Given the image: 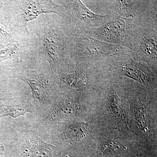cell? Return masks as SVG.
Returning a JSON list of instances; mask_svg holds the SVG:
<instances>
[{
    "label": "cell",
    "mask_w": 157,
    "mask_h": 157,
    "mask_svg": "<svg viewBox=\"0 0 157 157\" xmlns=\"http://www.w3.org/2000/svg\"><path fill=\"white\" fill-rule=\"evenodd\" d=\"M5 6L6 21L13 35L21 37L29 36L27 28L29 21L43 14L55 13L68 18L67 13L63 6L52 1H2Z\"/></svg>",
    "instance_id": "1"
},
{
    "label": "cell",
    "mask_w": 157,
    "mask_h": 157,
    "mask_svg": "<svg viewBox=\"0 0 157 157\" xmlns=\"http://www.w3.org/2000/svg\"><path fill=\"white\" fill-rule=\"evenodd\" d=\"M35 25L34 33L39 39V47L44 57L55 73L65 61L67 44L60 31L45 17Z\"/></svg>",
    "instance_id": "2"
},
{
    "label": "cell",
    "mask_w": 157,
    "mask_h": 157,
    "mask_svg": "<svg viewBox=\"0 0 157 157\" xmlns=\"http://www.w3.org/2000/svg\"><path fill=\"white\" fill-rule=\"evenodd\" d=\"M70 49L71 56L76 61L88 58L113 56L121 50L119 45L109 44L94 38L77 35Z\"/></svg>",
    "instance_id": "3"
},
{
    "label": "cell",
    "mask_w": 157,
    "mask_h": 157,
    "mask_svg": "<svg viewBox=\"0 0 157 157\" xmlns=\"http://www.w3.org/2000/svg\"><path fill=\"white\" fill-rule=\"evenodd\" d=\"M85 106L73 98H66L60 101L52 109L44 119L45 123L59 124L78 117L83 113Z\"/></svg>",
    "instance_id": "4"
},
{
    "label": "cell",
    "mask_w": 157,
    "mask_h": 157,
    "mask_svg": "<svg viewBox=\"0 0 157 157\" xmlns=\"http://www.w3.org/2000/svg\"><path fill=\"white\" fill-rule=\"evenodd\" d=\"M128 27L124 18L119 17L109 21L96 29L92 35L103 41L115 44H122L127 41Z\"/></svg>",
    "instance_id": "5"
},
{
    "label": "cell",
    "mask_w": 157,
    "mask_h": 157,
    "mask_svg": "<svg viewBox=\"0 0 157 157\" xmlns=\"http://www.w3.org/2000/svg\"><path fill=\"white\" fill-rule=\"evenodd\" d=\"M21 140L24 152L29 157H59L56 147L46 143L33 133H28Z\"/></svg>",
    "instance_id": "6"
},
{
    "label": "cell",
    "mask_w": 157,
    "mask_h": 157,
    "mask_svg": "<svg viewBox=\"0 0 157 157\" xmlns=\"http://www.w3.org/2000/svg\"><path fill=\"white\" fill-rule=\"evenodd\" d=\"M107 106L113 126L119 131H126L128 129L129 119L122 101L114 90L108 93Z\"/></svg>",
    "instance_id": "7"
},
{
    "label": "cell",
    "mask_w": 157,
    "mask_h": 157,
    "mask_svg": "<svg viewBox=\"0 0 157 157\" xmlns=\"http://www.w3.org/2000/svg\"><path fill=\"white\" fill-rule=\"evenodd\" d=\"M60 2L67 11L68 19L76 18L80 23L93 24L104 21L108 17L107 15L95 14L80 1H64Z\"/></svg>",
    "instance_id": "8"
},
{
    "label": "cell",
    "mask_w": 157,
    "mask_h": 157,
    "mask_svg": "<svg viewBox=\"0 0 157 157\" xmlns=\"http://www.w3.org/2000/svg\"><path fill=\"white\" fill-rule=\"evenodd\" d=\"M61 73L56 76L57 84L70 90L81 89L89 83L88 73L81 68L72 67L69 70L61 68Z\"/></svg>",
    "instance_id": "9"
},
{
    "label": "cell",
    "mask_w": 157,
    "mask_h": 157,
    "mask_svg": "<svg viewBox=\"0 0 157 157\" xmlns=\"http://www.w3.org/2000/svg\"><path fill=\"white\" fill-rule=\"evenodd\" d=\"M115 67L121 73L145 86L152 82L150 75L143 66L133 61H125L116 64Z\"/></svg>",
    "instance_id": "10"
},
{
    "label": "cell",
    "mask_w": 157,
    "mask_h": 157,
    "mask_svg": "<svg viewBox=\"0 0 157 157\" xmlns=\"http://www.w3.org/2000/svg\"><path fill=\"white\" fill-rule=\"evenodd\" d=\"M90 132L89 123L77 122L68 126L61 133L53 135V138L56 140L67 143H76L83 140Z\"/></svg>",
    "instance_id": "11"
},
{
    "label": "cell",
    "mask_w": 157,
    "mask_h": 157,
    "mask_svg": "<svg viewBox=\"0 0 157 157\" xmlns=\"http://www.w3.org/2000/svg\"><path fill=\"white\" fill-rule=\"evenodd\" d=\"M132 107L135 124L138 132L142 135H148L150 120L146 104L140 98H135L132 101Z\"/></svg>",
    "instance_id": "12"
},
{
    "label": "cell",
    "mask_w": 157,
    "mask_h": 157,
    "mask_svg": "<svg viewBox=\"0 0 157 157\" xmlns=\"http://www.w3.org/2000/svg\"><path fill=\"white\" fill-rule=\"evenodd\" d=\"M17 78L21 79L29 86L35 104L43 106L50 102L51 98L46 89L40 82L25 76H18Z\"/></svg>",
    "instance_id": "13"
},
{
    "label": "cell",
    "mask_w": 157,
    "mask_h": 157,
    "mask_svg": "<svg viewBox=\"0 0 157 157\" xmlns=\"http://www.w3.org/2000/svg\"><path fill=\"white\" fill-rule=\"evenodd\" d=\"M31 112L29 108L14 99H0V118L5 117L15 118Z\"/></svg>",
    "instance_id": "14"
},
{
    "label": "cell",
    "mask_w": 157,
    "mask_h": 157,
    "mask_svg": "<svg viewBox=\"0 0 157 157\" xmlns=\"http://www.w3.org/2000/svg\"><path fill=\"white\" fill-rule=\"evenodd\" d=\"M128 152V147L117 140H108L101 144L98 147L99 157H114L124 154Z\"/></svg>",
    "instance_id": "15"
},
{
    "label": "cell",
    "mask_w": 157,
    "mask_h": 157,
    "mask_svg": "<svg viewBox=\"0 0 157 157\" xmlns=\"http://www.w3.org/2000/svg\"><path fill=\"white\" fill-rule=\"evenodd\" d=\"M138 46V50L145 60L154 61L156 63V39L151 37L144 36L140 39Z\"/></svg>",
    "instance_id": "16"
},
{
    "label": "cell",
    "mask_w": 157,
    "mask_h": 157,
    "mask_svg": "<svg viewBox=\"0 0 157 157\" xmlns=\"http://www.w3.org/2000/svg\"><path fill=\"white\" fill-rule=\"evenodd\" d=\"M20 51L18 44L16 41L10 42L6 47L0 49V63L20 56Z\"/></svg>",
    "instance_id": "17"
},
{
    "label": "cell",
    "mask_w": 157,
    "mask_h": 157,
    "mask_svg": "<svg viewBox=\"0 0 157 157\" xmlns=\"http://www.w3.org/2000/svg\"><path fill=\"white\" fill-rule=\"evenodd\" d=\"M132 1H117V11L121 16L130 17L132 16Z\"/></svg>",
    "instance_id": "18"
},
{
    "label": "cell",
    "mask_w": 157,
    "mask_h": 157,
    "mask_svg": "<svg viewBox=\"0 0 157 157\" xmlns=\"http://www.w3.org/2000/svg\"><path fill=\"white\" fill-rule=\"evenodd\" d=\"M13 38L11 34L8 33L0 26V49L4 48L10 42H13Z\"/></svg>",
    "instance_id": "19"
},
{
    "label": "cell",
    "mask_w": 157,
    "mask_h": 157,
    "mask_svg": "<svg viewBox=\"0 0 157 157\" xmlns=\"http://www.w3.org/2000/svg\"><path fill=\"white\" fill-rule=\"evenodd\" d=\"M4 150V147L2 145L0 144V157H3V151Z\"/></svg>",
    "instance_id": "20"
}]
</instances>
